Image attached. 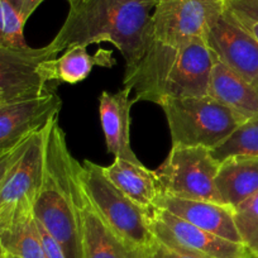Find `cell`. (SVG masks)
Wrapping results in <instances>:
<instances>
[{"instance_id":"30","label":"cell","mask_w":258,"mask_h":258,"mask_svg":"<svg viewBox=\"0 0 258 258\" xmlns=\"http://www.w3.org/2000/svg\"><path fill=\"white\" fill-rule=\"evenodd\" d=\"M0 258H7V252L4 250V248L0 244Z\"/></svg>"},{"instance_id":"22","label":"cell","mask_w":258,"mask_h":258,"mask_svg":"<svg viewBox=\"0 0 258 258\" xmlns=\"http://www.w3.org/2000/svg\"><path fill=\"white\" fill-rule=\"evenodd\" d=\"M240 242L252 258H258V192L233 209Z\"/></svg>"},{"instance_id":"32","label":"cell","mask_w":258,"mask_h":258,"mask_svg":"<svg viewBox=\"0 0 258 258\" xmlns=\"http://www.w3.org/2000/svg\"><path fill=\"white\" fill-rule=\"evenodd\" d=\"M69 3H70V6H73V4H75V3H79V2H80V0H68Z\"/></svg>"},{"instance_id":"13","label":"cell","mask_w":258,"mask_h":258,"mask_svg":"<svg viewBox=\"0 0 258 258\" xmlns=\"http://www.w3.org/2000/svg\"><path fill=\"white\" fill-rule=\"evenodd\" d=\"M132 89L103 91L99 96V115L108 152L135 165H142L131 146V110L135 104Z\"/></svg>"},{"instance_id":"9","label":"cell","mask_w":258,"mask_h":258,"mask_svg":"<svg viewBox=\"0 0 258 258\" xmlns=\"http://www.w3.org/2000/svg\"><path fill=\"white\" fill-rule=\"evenodd\" d=\"M205 42L218 61L258 85V42L227 7L207 31Z\"/></svg>"},{"instance_id":"25","label":"cell","mask_w":258,"mask_h":258,"mask_svg":"<svg viewBox=\"0 0 258 258\" xmlns=\"http://www.w3.org/2000/svg\"><path fill=\"white\" fill-rule=\"evenodd\" d=\"M224 4L233 13L258 22V0H225Z\"/></svg>"},{"instance_id":"14","label":"cell","mask_w":258,"mask_h":258,"mask_svg":"<svg viewBox=\"0 0 258 258\" xmlns=\"http://www.w3.org/2000/svg\"><path fill=\"white\" fill-rule=\"evenodd\" d=\"M153 208L167 210L171 214L205 232L242 244L233 218V210L219 203L180 199L160 194Z\"/></svg>"},{"instance_id":"1","label":"cell","mask_w":258,"mask_h":258,"mask_svg":"<svg viewBox=\"0 0 258 258\" xmlns=\"http://www.w3.org/2000/svg\"><path fill=\"white\" fill-rule=\"evenodd\" d=\"M158 0H80L70 6L51 47L56 53L73 44L109 42L123 56L124 76L145 56L152 41V14Z\"/></svg>"},{"instance_id":"31","label":"cell","mask_w":258,"mask_h":258,"mask_svg":"<svg viewBox=\"0 0 258 258\" xmlns=\"http://www.w3.org/2000/svg\"><path fill=\"white\" fill-rule=\"evenodd\" d=\"M6 101H8V100H7L3 95H0V105H2L3 103H6Z\"/></svg>"},{"instance_id":"11","label":"cell","mask_w":258,"mask_h":258,"mask_svg":"<svg viewBox=\"0 0 258 258\" xmlns=\"http://www.w3.org/2000/svg\"><path fill=\"white\" fill-rule=\"evenodd\" d=\"M62 100L48 90L31 99L6 101L0 105V155L13 150L29 136L38 132L59 114Z\"/></svg>"},{"instance_id":"10","label":"cell","mask_w":258,"mask_h":258,"mask_svg":"<svg viewBox=\"0 0 258 258\" xmlns=\"http://www.w3.org/2000/svg\"><path fill=\"white\" fill-rule=\"evenodd\" d=\"M57 54L49 43L41 48L0 46V95L11 101L37 98L47 93V83L39 73V64Z\"/></svg>"},{"instance_id":"8","label":"cell","mask_w":258,"mask_h":258,"mask_svg":"<svg viewBox=\"0 0 258 258\" xmlns=\"http://www.w3.org/2000/svg\"><path fill=\"white\" fill-rule=\"evenodd\" d=\"M224 8L222 0H158L152 14V41L180 46L203 38Z\"/></svg>"},{"instance_id":"27","label":"cell","mask_w":258,"mask_h":258,"mask_svg":"<svg viewBox=\"0 0 258 258\" xmlns=\"http://www.w3.org/2000/svg\"><path fill=\"white\" fill-rule=\"evenodd\" d=\"M142 258H191L187 255H183L181 253L175 252L171 248L166 247L165 244L160 242H156L151 248L146 250Z\"/></svg>"},{"instance_id":"19","label":"cell","mask_w":258,"mask_h":258,"mask_svg":"<svg viewBox=\"0 0 258 258\" xmlns=\"http://www.w3.org/2000/svg\"><path fill=\"white\" fill-rule=\"evenodd\" d=\"M103 172L124 195L150 212L160 197L161 190L155 171L146 166L135 165L121 158H114L113 163L103 166Z\"/></svg>"},{"instance_id":"35","label":"cell","mask_w":258,"mask_h":258,"mask_svg":"<svg viewBox=\"0 0 258 258\" xmlns=\"http://www.w3.org/2000/svg\"><path fill=\"white\" fill-rule=\"evenodd\" d=\"M222 2H225V0H222Z\"/></svg>"},{"instance_id":"34","label":"cell","mask_w":258,"mask_h":258,"mask_svg":"<svg viewBox=\"0 0 258 258\" xmlns=\"http://www.w3.org/2000/svg\"><path fill=\"white\" fill-rule=\"evenodd\" d=\"M255 88H257V90H258V85H257V86H255Z\"/></svg>"},{"instance_id":"33","label":"cell","mask_w":258,"mask_h":258,"mask_svg":"<svg viewBox=\"0 0 258 258\" xmlns=\"http://www.w3.org/2000/svg\"><path fill=\"white\" fill-rule=\"evenodd\" d=\"M7 258H18V257H16V255H12V254H8V253H7Z\"/></svg>"},{"instance_id":"15","label":"cell","mask_w":258,"mask_h":258,"mask_svg":"<svg viewBox=\"0 0 258 258\" xmlns=\"http://www.w3.org/2000/svg\"><path fill=\"white\" fill-rule=\"evenodd\" d=\"M0 244L18 258H46L29 203L0 208Z\"/></svg>"},{"instance_id":"21","label":"cell","mask_w":258,"mask_h":258,"mask_svg":"<svg viewBox=\"0 0 258 258\" xmlns=\"http://www.w3.org/2000/svg\"><path fill=\"white\" fill-rule=\"evenodd\" d=\"M210 152L218 163L230 157L258 158V116L245 119L227 140Z\"/></svg>"},{"instance_id":"5","label":"cell","mask_w":258,"mask_h":258,"mask_svg":"<svg viewBox=\"0 0 258 258\" xmlns=\"http://www.w3.org/2000/svg\"><path fill=\"white\" fill-rule=\"evenodd\" d=\"M79 176L91 205L120 239L140 249H148L157 242L151 230L150 212L115 187L104 175L103 166L85 160Z\"/></svg>"},{"instance_id":"18","label":"cell","mask_w":258,"mask_h":258,"mask_svg":"<svg viewBox=\"0 0 258 258\" xmlns=\"http://www.w3.org/2000/svg\"><path fill=\"white\" fill-rule=\"evenodd\" d=\"M215 188L220 203L230 209L258 192V158L230 157L219 163Z\"/></svg>"},{"instance_id":"17","label":"cell","mask_w":258,"mask_h":258,"mask_svg":"<svg viewBox=\"0 0 258 258\" xmlns=\"http://www.w3.org/2000/svg\"><path fill=\"white\" fill-rule=\"evenodd\" d=\"M84 44H73L54 58L44 59L39 64V73L47 84H79L86 80L94 66L109 68L115 64L113 52L99 49L90 54Z\"/></svg>"},{"instance_id":"24","label":"cell","mask_w":258,"mask_h":258,"mask_svg":"<svg viewBox=\"0 0 258 258\" xmlns=\"http://www.w3.org/2000/svg\"><path fill=\"white\" fill-rule=\"evenodd\" d=\"M36 222L46 258H66V254H64L63 249H62V247L59 245V243L47 232L46 228H44L38 220L36 219Z\"/></svg>"},{"instance_id":"23","label":"cell","mask_w":258,"mask_h":258,"mask_svg":"<svg viewBox=\"0 0 258 258\" xmlns=\"http://www.w3.org/2000/svg\"><path fill=\"white\" fill-rule=\"evenodd\" d=\"M24 22L8 0H0V46L27 48L24 39Z\"/></svg>"},{"instance_id":"26","label":"cell","mask_w":258,"mask_h":258,"mask_svg":"<svg viewBox=\"0 0 258 258\" xmlns=\"http://www.w3.org/2000/svg\"><path fill=\"white\" fill-rule=\"evenodd\" d=\"M43 2L44 0H8V3L16 9V12L21 16L24 23L28 21L29 17Z\"/></svg>"},{"instance_id":"4","label":"cell","mask_w":258,"mask_h":258,"mask_svg":"<svg viewBox=\"0 0 258 258\" xmlns=\"http://www.w3.org/2000/svg\"><path fill=\"white\" fill-rule=\"evenodd\" d=\"M160 106L172 146L213 150L247 119L209 95L167 99Z\"/></svg>"},{"instance_id":"29","label":"cell","mask_w":258,"mask_h":258,"mask_svg":"<svg viewBox=\"0 0 258 258\" xmlns=\"http://www.w3.org/2000/svg\"><path fill=\"white\" fill-rule=\"evenodd\" d=\"M230 12H232V11H230ZM232 13H233V12H232ZM233 14L237 17L238 22H239V23L242 24V26L244 27V28L247 29V31L249 32V33L252 34V36L254 37V38L257 39V42H258V22L253 21V19L247 18V17L239 16V14H235V13H233Z\"/></svg>"},{"instance_id":"16","label":"cell","mask_w":258,"mask_h":258,"mask_svg":"<svg viewBox=\"0 0 258 258\" xmlns=\"http://www.w3.org/2000/svg\"><path fill=\"white\" fill-rule=\"evenodd\" d=\"M146 250L120 239L101 219L85 194L81 205V258H142Z\"/></svg>"},{"instance_id":"36","label":"cell","mask_w":258,"mask_h":258,"mask_svg":"<svg viewBox=\"0 0 258 258\" xmlns=\"http://www.w3.org/2000/svg\"><path fill=\"white\" fill-rule=\"evenodd\" d=\"M2 155H3V153H2ZM2 155H0V156H2Z\"/></svg>"},{"instance_id":"28","label":"cell","mask_w":258,"mask_h":258,"mask_svg":"<svg viewBox=\"0 0 258 258\" xmlns=\"http://www.w3.org/2000/svg\"><path fill=\"white\" fill-rule=\"evenodd\" d=\"M24 142H26V141H23L21 145H18L16 148H13V150L8 151V152L3 153V155L0 156V183H2V181H3L4 176H6V173H7V171H8L9 166L13 163V161L16 160L17 156H18L19 152H21V150H22V147H23Z\"/></svg>"},{"instance_id":"2","label":"cell","mask_w":258,"mask_h":258,"mask_svg":"<svg viewBox=\"0 0 258 258\" xmlns=\"http://www.w3.org/2000/svg\"><path fill=\"white\" fill-rule=\"evenodd\" d=\"M58 115L46 126L43 177L33 214L59 243L66 258H81V205L85 198L79 176L81 163L69 150Z\"/></svg>"},{"instance_id":"6","label":"cell","mask_w":258,"mask_h":258,"mask_svg":"<svg viewBox=\"0 0 258 258\" xmlns=\"http://www.w3.org/2000/svg\"><path fill=\"white\" fill-rule=\"evenodd\" d=\"M218 168L219 163L208 148L172 146L155 175L161 194L222 204L215 188Z\"/></svg>"},{"instance_id":"12","label":"cell","mask_w":258,"mask_h":258,"mask_svg":"<svg viewBox=\"0 0 258 258\" xmlns=\"http://www.w3.org/2000/svg\"><path fill=\"white\" fill-rule=\"evenodd\" d=\"M46 126L27 138L19 155L9 166L0 183V208L23 203L33 205L43 177Z\"/></svg>"},{"instance_id":"3","label":"cell","mask_w":258,"mask_h":258,"mask_svg":"<svg viewBox=\"0 0 258 258\" xmlns=\"http://www.w3.org/2000/svg\"><path fill=\"white\" fill-rule=\"evenodd\" d=\"M217 57L203 38L180 46L151 41L145 56L123 85L135 91L133 101L160 105L167 99L209 95L210 74Z\"/></svg>"},{"instance_id":"20","label":"cell","mask_w":258,"mask_h":258,"mask_svg":"<svg viewBox=\"0 0 258 258\" xmlns=\"http://www.w3.org/2000/svg\"><path fill=\"white\" fill-rule=\"evenodd\" d=\"M209 96L244 118L258 116L257 88L218 59L210 74Z\"/></svg>"},{"instance_id":"7","label":"cell","mask_w":258,"mask_h":258,"mask_svg":"<svg viewBox=\"0 0 258 258\" xmlns=\"http://www.w3.org/2000/svg\"><path fill=\"white\" fill-rule=\"evenodd\" d=\"M156 240L191 258H252L244 245L200 229L161 208L150 210Z\"/></svg>"}]
</instances>
